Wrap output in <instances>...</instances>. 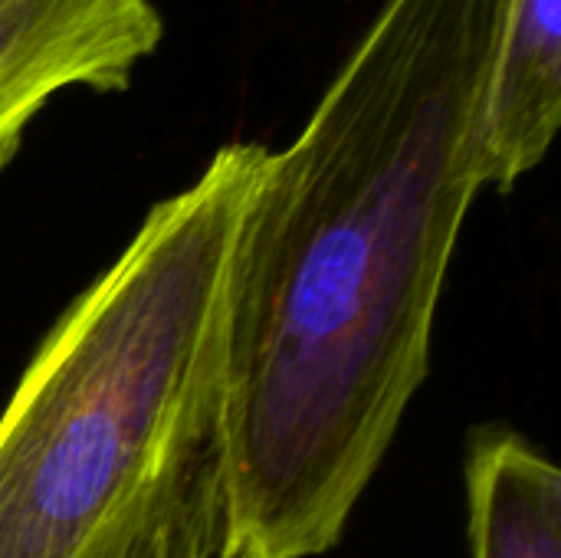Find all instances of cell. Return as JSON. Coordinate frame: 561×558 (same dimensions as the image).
Listing matches in <instances>:
<instances>
[{"mask_svg": "<svg viewBox=\"0 0 561 558\" xmlns=\"http://www.w3.org/2000/svg\"><path fill=\"white\" fill-rule=\"evenodd\" d=\"M500 0H385L266 164L230 280L217 556L332 553L431 372Z\"/></svg>", "mask_w": 561, "mask_h": 558, "instance_id": "cell-1", "label": "cell"}, {"mask_svg": "<svg viewBox=\"0 0 561 558\" xmlns=\"http://www.w3.org/2000/svg\"><path fill=\"white\" fill-rule=\"evenodd\" d=\"M266 151L217 148L33 352L0 411V558H105L214 437L230 280Z\"/></svg>", "mask_w": 561, "mask_h": 558, "instance_id": "cell-2", "label": "cell"}, {"mask_svg": "<svg viewBox=\"0 0 561 558\" xmlns=\"http://www.w3.org/2000/svg\"><path fill=\"white\" fill-rule=\"evenodd\" d=\"M161 36L154 0H0V171L56 95L128 89Z\"/></svg>", "mask_w": 561, "mask_h": 558, "instance_id": "cell-3", "label": "cell"}, {"mask_svg": "<svg viewBox=\"0 0 561 558\" xmlns=\"http://www.w3.org/2000/svg\"><path fill=\"white\" fill-rule=\"evenodd\" d=\"M561 122V0H500L486 99L483 178L513 191L549 155Z\"/></svg>", "mask_w": 561, "mask_h": 558, "instance_id": "cell-4", "label": "cell"}, {"mask_svg": "<svg viewBox=\"0 0 561 558\" xmlns=\"http://www.w3.org/2000/svg\"><path fill=\"white\" fill-rule=\"evenodd\" d=\"M470 558H561V470L510 428L480 431L467 467Z\"/></svg>", "mask_w": 561, "mask_h": 558, "instance_id": "cell-5", "label": "cell"}, {"mask_svg": "<svg viewBox=\"0 0 561 558\" xmlns=\"http://www.w3.org/2000/svg\"><path fill=\"white\" fill-rule=\"evenodd\" d=\"M217 556V457L214 437L194 447L138 510L105 558Z\"/></svg>", "mask_w": 561, "mask_h": 558, "instance_id": "cell-6", "label": "cell"}]
</instances>
